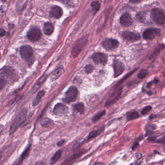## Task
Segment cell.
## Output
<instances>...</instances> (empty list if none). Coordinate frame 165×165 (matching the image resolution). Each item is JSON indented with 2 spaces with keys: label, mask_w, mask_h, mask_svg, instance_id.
Here are the masks:
<instances>
[{
  "label": "cell",
  "mask_w": 165,
  "mask_h": 165,
  "mask_svg": "<svg viewBox=\"0 0 165 165\" xmlns=\"http://www.w3.org/2000/svg\"><path fill=\"white\" fill-rule=\"evenodd\" d=\"M27 115V109H22L20 112V113H19V115L17 116L15 121L11 125L9 130L10 134H12L13 133H14L17 128L20 127L23 123H24V122L26 120Z\"/></svg>",
  "instance_id": "1"
},
{
  "label": "cell",
  "mask_w": 165,
  "mask_h": 165,
  "mask_svg": "<svg viewBox=\"0 0 165 165\" xmlns=\"http://www.w3.org/2000/svg\"><path fill=\"white\" fill-rule=\"evenodd\" d=\"M151 17L157 24L163 25L165 23V12L160 8L153 9L151 12Z\"/></svg>",
  "instance_id": "2"
},
{
  "label": "cell",
  "mask_w": 165,
  "mask_h": 165,
  "mask_svg": "<svg viewBox=\"0 0 165 165\" xmlns=\"http://www.w3.org/2000/svg\"><path fill=\"white\" fill-rule=\"evenodd\" d=\"M78 95V90L75 87L71 86L65 93L63 101L66 103H70L75 101Z\"/></svg>",
  "instance_id": "3"
},
{
  "label": "cell",
  "mask_w": 165,
  "mask_h": 165,
  "mask_svg": "<svg viewBox=\"0 0 165 165\" xmlns=\"http://www.w3.org/2000/svg\"><path fill=\"white\" fill-rule=\"evenodd\" d=\"M87 38L83 37H82V38L79 39L78 41L75 43L71 52V54L73 57H76L80 53L81 51L83 50L87 43Z\"/></svg>",
  "instance_id": "4"
},
{
  "label": "cell",
  "mask_w": 165,
  "mask_h": 165,
  "mask_svg": "<svg viewBox=\"0 0 165 165\" xmlns=\"http://www.w3.org/2000/svg\"><path fill=\"white\" fill-rule=\"evenodd\" d=\"M33 49L30 46H23L20 48V54L23 60L30 61L33 57Z\"/></svg>",
  "instance_id": "5"
},
{
  "label": "cell",
  "mask_w": 165,
  "mask_h": 165,
  "mask_svg": "<svg viewBox=\"0 0 165 165\" xmlns=\"http://www.w3.org/2000/svg\"><path fill=\"white\" fill-rule=\"evenodd\" d=\"M27 36L28 39L32 42L38 41L41 38V31L39 28L32 27L29 30Z\"/></svg>",
  "instance_id": "6"
},
{
  "label": "cell",
  "mask_w": 165,
  "mask_h": 165,
  "mask_svg": "<svg viewBox=\"0 0 165 165\" xmlns=\"http://www.w3.org/2000/svg\"><path fill=\"white\" fill-rule=\"evenodd\" d=\"M160 30L157 28L147 29L143 33V37L146 40H152L159 36L160 35Z\"/></svg>",
  "instance_id": "7"
},
{
  "label": "cell",
  "mask_w": 165,
  "mask_h": 165,
  "mask_svg": "<svg viewBox=\"0 0 165 165\" xmlns=\"http://www.w3.org/2000/svg\"><path fill=\"white\" fill-rule=\"evenodd\" d=\"M103 48L107 51H110L115 49L119 46V42L117 40L114 39H106L102 42Z\"/></svg>",
  "instance_id": "8"
},
{
  "label": "cell",
  "mask_w": 165,
  "mask_h": 165,
  "mask_svg": "<svg viewBox=\"0 0 165 165\" xmlns=\"http://www.w3.org/2000/svg\"><path fill=\"white\" fill-rule=\"evenodd\" d=\"M92 59L97 64L105 65L107 63L108 57L105 54L102 53H96L93 54Z\"/></svg>",
  "instance_id": "9"
},
{
  "label": "cell",
  "mask_w": 165,
  "mask_h": 165,
  "mask_svg": "<svg viewBox=\"0 0 165 165\" xmlns=\"http://www.w3.org/2000/svg\"><path fill=\"white\" fill-rule=\"evenodd\" d=\"M69 109L67 106L64 105L63 104L58 103L55 106L53 112L55 114L58 116H62L67 114Z\"/></svg>",
  "instance_id": "10"
},
{
  "label": "cell",
  "mask_w": 165,
  "mask_h": 165,
  "mask_svg": "<svg viewBox=\"0 0 165 165\" xmlns=\"http://www.w3.org/2000/svg\"><path fill=\"white\" fill-rule=\"evenodd\" d=\"M122 36L125 40L129 41L135 42L141 39V36L138 33L132 32H125L122 33Z\"/></svg>",
  "instance_id": "11"
},
{
  "label": "cell",
  "mask_w": 165,
  "mask_h": 165,
  "mask_svg": "<svg viewBox=\"0 0 165 165\" xmlns=\"http://www.w3.org/2000/svg\"><path fill=\"white\" fill-rule=\"evenodd\" d=\"M114 72L115 77H116L120 76L124 71V67L121 62L118 60H115L114 62Z\"/></svg>",
  "instance_id": "12"
},
{
  "label": "cell",
  "mask_w": 165,
  "mask_h": 165,
  "mask_svg": "<svg viewBox=\"0 0 165 165\" xmlns=\"http://www.w3.org/2000/svg\"><path fill=\"white\" fill-rule=\"evenodd\" d=\"M120 22L123 26L128 27L132 24L133 20L129 14L125 13L120 17Z\"/></svg>",
  "instance_id": "13"
},
{
  "label": "cell",
  "mask_w": 165,
  "mask_h": 165,
  "mask_svg": "<svg viewBox=\"0 0 165 165\" xmlns=\"http://www.w3.org/2000/svg\"><path fill=\"white\" fill-rule=\"evenodd\" d=\"M122 93V89L121 88H120L119 89H118L117 90L115 91L110 96L108 100H107V102L106 103L105 105L108 106L110 105L111 104H112L113 103L115 102L116 100L118 99V98L120 97V96L121 95Z\"/></svg>",
  "instance_id": "14"
},
{
  "label": "cell",
  "mask_w": 165,
  "mask_h": 165,
  "mask_svg": "<svg viewBox=\"0 0 165 165\" xmlns=\"http://www.w3.org/2000/svg\"><path fill=\"white\" fill-rule=\"evenodd\" d=\"M63 12L61 7L58 6H54L51 8L50 11V15L52 17L55 18H60L62 16Z\"/></svg>",
  "instance_id": "15"
},
{
  "label": "cell",
  "mask_w": 165,
  "mask_h": 165,
  "mask_svg": "<svg viewBox=\"0 0 165 165\" xmlns=\"http://www.w3.org/2000/svg\"><path fill=\"white\" fill-rule=\"evenodd\" d=\"M47 75H44L37 81L34 86L32 87V93H35L37 90L39 89V88L44 84L47 79Z\"/></svg>",
  "instance_id": "16"
},
{
  "label": "cell",
  "mask_w": 165,
  "mask_h": 165,
  "mask_svg": "<svg viewBox=\"0 0 165 165\" xmlns=\"http://www.w3.org/2000/svg\"><path fill=\"white\" fill-rule=\"evenodd\" d=\"M64 73V69L62 67L57 68L54 72H53L51 76V80L52 81L55 80L57 79H58L60 76Z\"/></svg>",
  "instance_id": "17"
},
{
  "label": "cell",
  "mask_w": 165,
  "mask_h": 165,
  "mask_svg": "<svg viewBox=\"0 0 165 165\" xmlns=\"http://www.w3.org/2000/svg\"><path fill=\"white\" fill-rule=\"evenodd\" d=\"M53 30H54V27L51 23H45L43 28V31L45 35H49L53 33Z\"/></svg>",
  "instance_id": "18"
},
{
  "label": "cell",
  "mask_w": 165,
  "mask_h": 165,
  "mask_svg": "<svg viewBox=\"0 0 165 165\" xmlns=\"http://www.w3.org/2000/svg\"><path fill=\"white\" fill-rule=\"evenodd\" d=\"M139 115L137 112L134 111L129 112L128 113H127V119L128 121H130V120H134L136 119L139 118Z\"/></svg>",
  "instance_id": "19"
},
{
  "label": "cell",
  "mask_w": 165,
  "mask_h": 165,
  "mask_svg": "<svg viewBox=\"0 0 165 165\" xmlns=\"http://www.w3.org/2000/svg\"><path fill=\"white\" fill-rule=\"evenodd\" d=\"M165 48V46L164 45H160L159 46V48H156V49L154 51V52H153V53L150 56L149 59V60H151V59H153L156 57V56L159 54V53H160V51L164 49V48Z\"/></svg>",
  "instance_id": "20"
},
{
  "label": "cell",
  "mask_w": 165,
  "mask_h": 165,
  "mask_svg": "<svg viewBox=\"0 0 165 165\" xmlns=\"http://www.w3.org/2000/svg\"><path fill=\"white\" fill-rule=\"evenodd\" d=\"M44 95H45V92L44 91H40L39 92V93L37 94L35 100H33V105L34 106L37 105L41 101V99L43 97Z\"/></svg>",
  "instance_id": "21"
},
{
  "label": "cell",
  "mask_w": 165,
  "mask_h": 165,
  "mask_svg": "<svg viewBox=\"0 0 165 165\" xmlns=\"http://www.w3.org/2000/svg\"><path fill=\"white\" fill-rule=\"evenodd\" d=\"M91 7L92 8V11L93 12V14L95 15L98 11L99 10L100 8V4L99 2L97 1H93L91 4Z\"/></svg>",
  "instance_id": "22"
},
{
  "label": "cell",
  "mask_w": 165,
  "mask_h": 165,
  "mask_svg": "<svg viewBox=\"0 0 165 165\" xmlns=\"http://www.w3.org/2000/svg\"><path fill=\"white\" fill-rule=\"evenodd\" d=\"M62 151L61 150H60L58 151H57L54 155L53 157H52L51 161L53 163L55 162L56 161H58L59 159L61 157V154H62Z\"/></svg>",
  "instance_id": "23"
},
{
  "label": "cell",
  "mask_w": 165,
  "mask_h": 165,
  "mask_svg": "<svg viewBox=\"0 0 165 165\" xmlns=\"http://www.w3.org/2000/svg\"><path fill=\"white\" fill-rule=\"evenodd\" d=\"M74 109L79 113H83L85 110V106L83 103H77L74 106Z\"/></svg>",
  "instance_id": "24"
},
{
  "label": "cell",
  "mask_w": 165,
  "mask_h": 165,
  "mask_svg": "<svg viewBox=\"0 0 165 165\" xmlns=\"http://www.w3.org/2000/svg\"><path fill=\"white\" fill-rule=\"evenodd\" d=\"M30 151V147H29L28 149H26V150L24 152V153H23L22 155L21 156L20 158L17 161H16L15 164H20L21 162H22L23 160L24 159L25 157H26L27 155L29 154Z\"/></svg>",
  "instance_id": "25"
},
{
  "label": "cell",
  "mask_w": 165,
  "mask_h": 165,
  "mask_svg": "<svg viewBox=\"0 0 165 165\" xmlns=\"http://www.w3.org/2000/svg\"><path fill=\"white\" fill-rule=\"evenodd\" d=\"M136 17L137 19L140 22H143L145 20L146 17V14L144 12H140L136 15Z\"/></svg>",
  "instance_id": "26"
},
{
  "label": "cell",
  "mask_w": 165,
  "mask_h": 165,
  "mask_svg": "<svg viewBox=\"0 0 165 165\" xmlns=\"http://www.w3.org/2000/svg\"><path fill=\"white\" fill-rule=\"evenodd\" d=\"M52 124V121L50 120V119L45 118L41 122V124L43 127H48L51 125Z\"/></svg>",
  "instance_id": "27"
},
{
  "label": "cell",
  "mask_w": 165,
  "mask_h": 165,
  "mask_svg": "<svg viewBox=\"0 0 165 165\" xmlns=\"http://www.w3.org/2000/svg\"><path fill=\"white\" fill-rule=\"evenodd\" d=\"M105 111H101L99 113H97L95 116L93 117L92 119V121L93 122H96L98 121V120H99L105 114Z\"/></svg>",
  "instance_id": "28"
},
{
  "label": "cell",
  "mask_w": 165,
  "mask_h": 165,
  "mask_svg": "<svg viewBox=\"0 0 165 165\" xmlns=\"http://www.w3.org/2000/svg\"><path fill=\"white\" fill-rule=\"evenodd\" d=\"M148 74H149V72L146 69H141V70L139 72V73L138 75V77L139 79H143L146 77L148 75Z\"/></svg>",
  "instance_id": "29"
},
{
  "label": "cell",
  "mask_w": 165,
  "mask_h": 165,
  "mask_svg": "<svg viewBox=\"0 0 165 165\" xmlns=\"http://www.w3.org/2000/svg\"><path fill=\"white\" fill-rule=\"evenodd\" d=\"M99 133L100 132L99 130L93 131L90 132L87 137V141H89V140H91L92 138L96 137L97 136H98L99 134Z\"/></svg>",
  "instance_id": "30"
},
{
  "label": "cell",
  "mask_w": 165,
  "mask_h": 165,
  "mask_svg": "<svg viewBox=\"0 0 165 165\" xmlns=\"http://www.w3.org/2000/svg\"><path fill=\"white\" fill-rule=\"evenodd\" d=\"M137 70V69H135V70H134L130 72V73H129L127 75H125V77H123V79H122V80H121L119 81V82L118 83V84H117V85H119V84H121V83L123 82H124V81L125 80H126V79H128V77H130V76L131 75H132L134 73V72H135V71Z\"/></svg>",
  "instance_id": "31"
},
{
  "label": "cell",
  "mask_w": 165,
  "mask_h": 165,
  "mask_svg": "<svg viewBox=\"0 0 165 165\" xmlns=\"http://www.w3.org/2000/svg\"><path fill=\"white\" fill-rule=\"evenodd\" d=\"M94 67L93 65H91V64H89L86 66L85 67V72L86 73L89 74L91 73L94 70Z\"/></svg>",
  "instance_id": "32"
},
{
  "label": "cell",
  "mask_w": 165,
  "mask_h": 165,
  "mask_svg": "<svg viewBox=\"0 0 165 165\" xmlns=\"http://www.w3.org/2000/svg\"><path fill=\"white\" fill-rule=\"evenodd\" d=\"M152 109V106H145V108H143V109L141 111V114L143 115H145L147 113H148L150 111H151Z\"/></svg>",
  "instance_id": "33"
},
{
  "label": "cell",
  "mask_w": 165,
  "mask_h": 165,
  "mask_svg": "<svg viewBox=\"0 0 165 165\" xmlns=\"http://www.w3.org/2000/svg\"><path fill=\"white\" fill-rule=\"evenodd\" d=\"M84 140L83 139V138H81V139H80V140L73 145V150H75V149H77V148L84 143Z\"/></svg>",
  "instance_id": "34"
},
{
  "label": "cell",
  "mask_w": 165,
  "mask_h": 165,
  "mask_svg": "<svg viewBox=\"0 0 165 165\" xmlns=\"http://www.w3.org/2000/svg\"><path fill=\"white\" fill-rule=\"evenodd\" d=\"M59 1H61L63 4H65V5H69L71 7L73 5V0H59Z\"/></svg>",
  "instance_id": "35"
},
{
  "label": "cell",
  "mask_w": 165,
  "mask_h": 165,
  "mask_svg": "<svg viewBox=\"0 0 165 165\" xmlns=\"http://www.w3.org/2000/svg\"><path fill=\"white\" fill-rule=\"evenodd\" d=\"M6 84V82L5 80L2 78H0V90L3 89V88L5 86Z\"/></svg>",
  "instance_id": "36"
},
{
  "label": "cell",
  "mask_w": 165,
  "mask_h": 165,
  "mask_svg": "<svg viewBox=\"0 0 165 165\" xmlns=\"http://www.w3.org/2000/svg\"><path fill=\"white\" fill-rule=\"evenodd\" d=\"M5 31L3 29H0V36L1 37H3L5 35Z\"/></svg>",
  "instance_id": "37"
},
{
  "label": "cell",
  "mask_w": 165,
  "mask_h": 165,
  "mask_svg": "<svg viewBox=\"0 0 165 165\" xmlns=\"http://www.w3.org/2000/svg\"><path fill=\"white\" fill-rule=\"evenodd\" d=\"M65 143V140H61V141H58V143H57V145L58 146H61L62 145H63V144Z\"/></svg>",
  "instance_id": "38"
},
{
  "label": "cell",
  "mask_w": 165,
  "mask_h": 165,
  "mask_svg": "<svg viewBox=\"0 0 165 165\" xmlns=\"http://www.w3.org/2000/svg\"><path fill=\"white\" fill-rule=\"evenodd\" d=\"M157 143H162L165 144V137L162 138L157 140Z\"/></svg>",
  "instance_id": "39"
},
{
  "label": "cell",
  "mask_w": 165,
  "mask_h": 165,
  "mask_svg": "<svg viewBox=\"0 0 165 165\" xmlns=\"http://www.w3.org/2000/svg\"><path fill=\"white\" fill-rule=\"evenodd\" d=\"M141 1H143V0H130V3L134 4V3H139Z\"/></svg>",
  "instance_id": "40"
},
{
  "label": "cell",
  "mask_w": 165,
  "mask_h": 165,
  "mask_svg": "<svg viewBox=\"0 0 165 165\" xmlns=\"http://www.w3.org/2000/svg\"><path fill=\"white\" fill-rule=\"evenodd\" d=\"M138 145H139L138 143H135L134 144L133 147H132V150H134L138 146Z\"/></svg>",
  "instance_id": "41"
},
{
  "label": "cell",
  "mask_w": 165,
  "mask_h": 165,
  "mask_svg": "<svg viewBox=\"0 0 165 165\" xmlns=\"http://www.w3.org/2000/svg\"><path fill=\"white\" fill-rule=\"evenodd\" d=\"M14 26H15V25H14V24H12V23H9V25H8V27H9V28L10 29H13Z\"/></svg>",
  "instance_id": "42"
},
{
  "label": "cell",
  "mask_w": 165,
  "mask_h": 165,
  "mask_svg": "<svg viewBox=\"0 0 165 165\" xmlns=\"http://www.w3.org/2000/svg\"><path fill=\"white\" fill-rule=\"evenodd\" d=\"M141 156H142V155L140 154V153H137L136 154V157L138 159H140Z\"/></svg>",
  "instance_id": "43"
},
{
  "label": "cell",
  "mask_w": 165,
  "mask_h": 165,
  "mask_svg": "<svg viewBox=\"0 0 165 165\" xmlns=\"http://www.w3.org/2000/svg\"><path fill=\"white\" fill-rule=\"evenodd\" d=\"M156 137H150L149 138H148V140H150V141H154L156 140Z\"/></svg>",
  "instance_id": "44"
},
{
  "label": "cell",
  "mask_w": 165,
  "mask_h": 165,
  "mask_svg": "<svg viewBox=\"0 0 165 165\" xmlns=\"http://www.w3.org/2000/svg\"><path fill=\"white\" fill-rule=\"evenodd\" d=\"M3 128H4V126L2 124H0V134H1V133L2 132Z\"/></svg>",
  "instance_id": "45"
},
{
  "label": "cell",
  "mask_w": 165,
  "mask_h": 165,
  "mask_svg": "<svg viewBox=\"0 0 165 165\" xmlns=\"http://www.w3.org/2000/svg\"><path fill=\"white\" fill-rule=\"evenodd\" d=\"M152 82L148 83V84H147V87L148 88H149V87H150L152 86Z\"/></svg>",
  "instance_id": "46"
},
{
  "label": "cell",
  "mask_w": 165,
  "mask_h": 165,
  "mask_svg": "<svg viewBox=\"0 0 165 165\" xmlns=\"http://www.w3.org/2000/svg\"><path fill=\"white\" fill-rule=\"evenodd\" d=\"M1 157H2V153H1V151H0V161L1 160Z\"/></svg>",
  "instance_id": "47"
},
{
  "label": "cell",
  "mask_w": 165,
  "mask_h": 165,
  "mask_svg": "<svg viewBox=\"0 0 165 165\" xmlns=\"http://www.w3.org/2000/svg\"><path fill=\"white\" fill-rule=\"evenodd\" d=\"M154 82H155V83H157L159 82V80H154Z\"/></svg>",
  "instance_id": "48"
},
{
  "label": "cell",
  "mask_w": 165,
  "mask_h": 165,
  "mask_svg": "<svg viewBox=\"0 0 165 165\" xmlns=\"http://www.w3.org/2000/svg\"><path fill=\"white\" fill-rule=\"evenodd\" d=\"M6 1V0H3V1H4V2H5V1Z\"/></svg>",
  "instance_id": "49"
}]
</instances>
